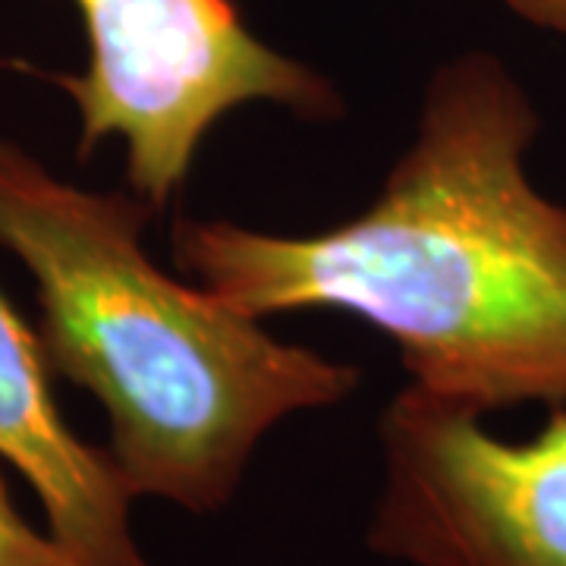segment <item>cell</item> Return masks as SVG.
I'll return each mask as SVG.
<instances>
[{
    "mask_svg": "<svg viewBox=\"0 0 566 566\" xmlns=\"http://www.w3.org/2000/svg\"><path fill=\"white\" fill-rule=\"evenodd\" d=\"M538 129L510 66L469 51L434 70L416 139L356 218L308 237L180 218L170 252L252 318L359 315L434 400L566 406V205L528 180Z\"/></svg>",
    "mask_w": 566,
    "mask_h": 566,
    "instance_id": "obj_1",
    "label": "cell"
},
{
    "mask_svg": "<svg viewBox=\"0 0 566 566\" xmlns=\"http://www.w3.org/2000/svg\"><path fill=\"white\" fill-rule=\"evenodd\" d=\"M151 214L136 192L80 189L0 139V245L35 277L51 375L98 397L133 497L208 516L274 424L340 403L359 368L167 277L142 245Z\"/></svg>",
    "mask_w": 566,
    "mask_h": 566,
    "instance_id": "obj_2",
    "label": "cell"
},
{
    "mask_svg": "<svg viewBox=\"0 0 566 566\" xmlns=\"http://www.w3.org/2000/svg\"><path fill=\"white\" fill-rule=\"evenodd\" d=\"M88 63L57 85L80 107V158L126 148L129 189L164 211L214 123L268 102L305 120L344 114L334 85L264 44L233 0H73Z\"/></svg>",
    "mask_w": 566,
    "mask_h": 566,
    "instance_id": "obj_3",
    "label": "cell"
},
{
    "mask_svg": "<svg viewBox=\"0 0 566 566\" xmlns=\"http://www.w3.org/2000/svg\"><path fill=\"white\" fill-rule=\"evenodd\" d=\"M368 545L406 566H566V406L526 441L406 385L378 422Z\"/></svg>",
    "mask_w": 566,
    "mask_h": 566,
    "instance_id": "obj_4",
    "label": "cell"
},
{
    "mask_svg": "<svg viewBox=\"0 0 566 566\" xmlns=\"http://www.w3.org/2000/svg\"><path fill=\"white\" fill-rule=\"evenodd\" d=\"M0 460L39 494L70 566H148L129 526L133 494L104 447L66 424L39 334L0 293Z\"/></svg>",
    "mask_w": 566,
    "mask_h": 566,
    "instance_id": "obj_5",
    "label": "cell"
},
{
    "mask_svg": "<svg viewBox=\"0 0 566 566\" xmlns=\"http://www.w3.org/2000/svg\"><path fill=\"white\" fill-rule=\"evenodd\" d=\"M0 566H70L57 542L41 535L20 516L0 475Z\"/></svg>",
    "mask_w": 566,
    "mask_h": 566,
    "instance_id": "obj_6",
    "label": "cell"
},
{
    "mask_svg": "<svg viewBox=\"0 0 566 566\" xmlns=\"http://www.w3.org/2000/svg\"><path fill=\"white\" fill-rule=\"evenodd\" d=\"M504 3L528 25L566 35V0H504Z\"/></svg>",
    "mask_w": 566,
    "mask_h": 566,
    "instance_id": "obj_7",
    "label": "cell"
}]
</instances>
